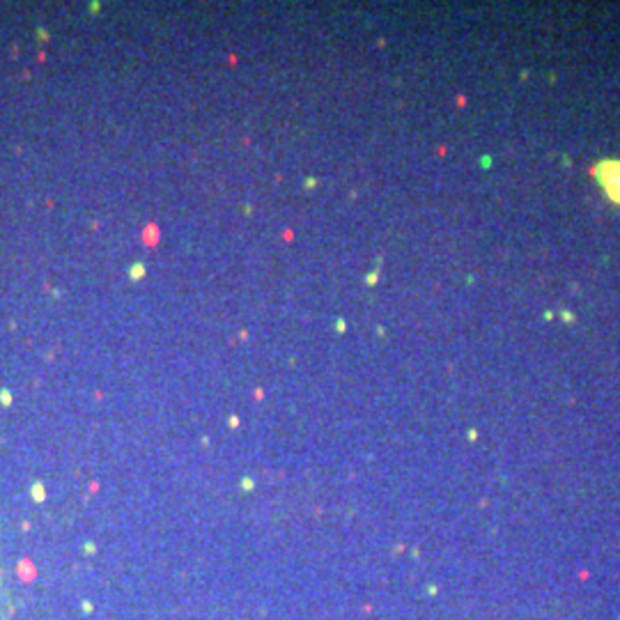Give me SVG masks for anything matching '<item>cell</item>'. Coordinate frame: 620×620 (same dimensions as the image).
<instances>
[{
  "label": "cell",
  "mask_w": 620,
  "mask_h": 620,
  "mask_svg": "<svg viewBox=\"0 0 620 620\" xmlns=\"http://www.w3.org/2000/svg\"><path fill=\"white\" fill-rule=\"evenodd\" d=\"M597 179L602 182L609 198L620 202V161H604L597 165Z\"/></svg>",
  "instance_id": "6da1fadb"
}]
</instances>
